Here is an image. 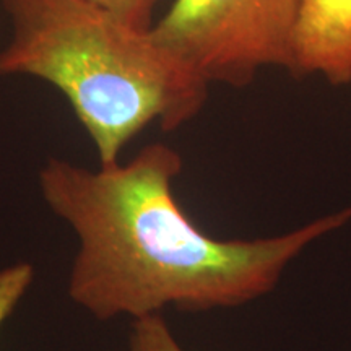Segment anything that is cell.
<instances>
[{
  "label": "cell",
  "instance_id": "1",
  "mask_svg": "<svg viewBox=\"0 0 351 351\" xmlns=\"http://www.w3.org/2000/svg\"><path fill=\"white\" fill-rule=\"evenodd\" d=\"M181 171V155L163 143L98 171L60 158L39 171L44 202L80 241L69 295L96 319H142L168 304L184 313L245 304L271 291L307 245L351 219L348 207L275 238H212L176 200Z\"/></svg>",
  "mask_w": 351,
  "mask_h": 351
},
{
  "label": "cell",
  "instance_id": "2",
  "mask_svg": "<svg viewBox=\"0 0 351 351\" xmlns=\"http://www.w3.org/2000/svg\"><path fill=\"white\" fill-rule=\"evenodd\" d=\"M10 38L0 77L47 82L93 140L101 166L153 121L169 132L194 119L208 83L152 34L90 0H0Z\"/></svg>",
  "mask_w": 351,
  "mask_h": 351
},
{
  "label": "cell",
  "instance_id": "3",
  "mask_svg": "<svg viewBox=\"0 0 351 351\" xmlns=\"http://www.w3.org/2000/svg\"><path fill=\"white\" fill-rule=\"evenodd\" d=\"M300 0H173L152 34L208 83L245 86L295 70Z\"/></svg>",
  "mask_w": 351,
  "mask_h": 351
},
{
  "label": "cell",
  "instance_id": "4",
  "mask_svg": "<svg viewBox=\"0 0 351 351\" xmlns=\"http://www.w3.org/2000/svg\"><path fill=\"white\" fill-rule=\"evenodd\" d=\"M293 72L351 83V0H300Z\"/></svg>",
  "mask_w": 351,
  "mask_h": 351
},
{
  "label": "cell",
  "instance_id": "5",
  "mask_svg": "<svg viewBox=\"0 0 351 351\" xmlns=\"http://www.w3.org/2000/svg\"><path fill=\"white\" fill-rule=\"evenodd\" d=\"M129 351H184L160 314L135 319Z\"/></svg>",
  "mask_w": 351,
  "mask_h": 351
},
{
  "label": "cell",
  "instance_id": "6",
  "mask_svg": "<svg viewBox=\"0 0 351 351\" xmlns=\"http://www.w3.org/2000/svg\"><path fill=\"white\" fill-rule=\"evenodd\" d=\"M32 263L20 262L0 270V327L10 317L15 307L33 283Z\"/></svg>",
  "mask_w": 351,
  "mask_h": 351
},
{
  "label": "cell",
  "instance_id": "7",
  "mask_svg": "<svg viewBox=\"0 0 351 351\" xmlns=\"http://www.w3.org/2000/svg\"><path fill=\"white\" fill-rule=\"evenodd\" d=\"M122 23L138 29H152L153 12L163 0H90Z\"/></svg>",
  "mask_w": 351,
  "mask_h": 351
}]
</instances>
